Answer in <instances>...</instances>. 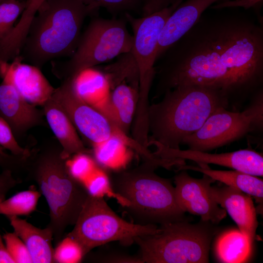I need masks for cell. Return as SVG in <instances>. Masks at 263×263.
Returning a JSON list of instances; mask_svg holds the SVG:
<instances>
[{
	"instance_id": "cell-21",
	"label": "cell",
	"mask_w": 263,
	"mask_h": 263,
	"mask_svg": "<svg viewBox=\"0 0 263 263\" xmlns=\"http://www.w3.org/2000/svg\"><path fill=\"white\" fill-rule=\"evenodd\" d=\"M15 232L26 245L33 263H54L51 229L38 228L18 216L7 217Z\"/></svg>"
},
{
	"instance_id": "cell-24",
	"label": "cell",
	"mask_w": 263,
	"mask_h": 263,
	"mask_svg": "<svg viewBox=\"0 0 263 263\" xmlns=\"http://www.w3.org/2000/svg\"><path fill=\"white\" fill-rule=\"evenodd\" d=\"M252 245L239 229L227 230L221 234L216 241L215 256L220 263L246 262L249 259Z\"/></svg>"
},
{
	"instance_id": "cell-36",
	"label": "cell",
	"mask_w": 263,
	"mask_h": 263,
	"mask_svg": "<svg viewBox=\"0 0 263 263\" xmlns=\"http://www.w3.org/2000/svg\"><path fill=\"white\" fill-rule=\"evenodd\" d=\"M179 0H145L141 9V17H146L168 7Z\"/></svg>"
},
{
	"instance_id": "cell-19",
	"label": "cell",
	"mask_w": 263,
	"mask_h": 263,
	"mask_svg": "<svg viewBox=\"0 0 263 263\" xmlns=\"http://www.w3.org/2000/svg\"><path fill=\"white\" fill-rule=\"evenodd\" d=\"M42 107L46 121L61 148L63 159L67 160L77 153H91L59 103L52 95Z\"/></svg>"
},
{
	"instance_id": "cell-4",
	"label": "cell",
	"mask_w": 263,
	"mask_h": 263,
	"mask_svg": "<svg viewBox=\"0 0 263 263\" xmlns=\"http://www.w3.org/2000/svg\"><path fill=\"white\" fill-rule=\"evenodd\" d=\"M61 152L60 145L34 151L25 169L46 200L50 216L47 226L57 242L66 228L75 225L89 195L69 172Z\"/></svg>"
},
{
	"instance_id": "cell-7",
	"label": "cell",
	"mask_w": 263,
	"mask_h": 263,
	"mask_svg": "<svg viewBox=\"0 0 263 263\" xmlns=\"http://www.w3.org/2000/svg\"><path fill=\"white\" fill-rule=\"evenodd\" d=\"M124 18H94L81 34L69 59L51 61L52 71L61 79L73 77L80 71L111 60L132 50L133 38Z\"/></svg>"
},
{
	"instance_id": "cell-15",
	"label": "cell",
	"mask_w": 263,
	"mask_h": 263,
	"mask_svg": "<svg viewBox=\"0 0 263 263\" xmlns=\"http://www.w3.org/2000/svg\"><path fill=\"white\" fill-rule=\"evenodd\" d=\"M42 110L27 102L9 82L0 84V116L16 138L35 127L44 125Z\"/></svg>"
},
{
	"instance_id": "cell-10",
	"label": "cell",
	"mask_w": 263,
	"mask_h": 263,
	"mask_svg": "<svg viewBox=\"0 0 263 263\" xmlns=\"http://www.w3.org/2000/svg\"><path fill=\"white\" fill-rule=\"evenodd\" d=\"M256 130L245 109L234 112L221 108L211 114L195 132L186 137L182 145L188 149L207 152L236 141Z\"/></svg>"
},
{
	"instance_id": "cell-31",
	"label": "cell",
	"mask_w": 263,
	"mask_h": 263,
	"mask_svg": "<svg viewBox=\"0 0 263 263\" xmlns=\"http://www.w3.org/2000/svg\"><path fill=\"white\" fill-rule=\"evenodd\" d=\"M0 146L14 155L26 158H30L34 151L23 148L19 144L10 126L0 116Z\"/></svg>"
},
{
	"instance_id": "cell-26",
	"label": "cell",
	"mask_w": 263,
	"mask_h": 263,
	"mask_svg": "<svg viewBox=\"0 0 263 263\" xmlns=\"http://www.w3.org/2000/svg\"><path fill=\"white\" fill-rule=\"evenodd\" d=\"M89 194L96 197H111L116 200L123 207L129 206L125 199L113 190L110 178L105 171L99 167L83 183Z\"/></svg>"
},
{
	"instance_id": "cell-11",
	"label": "cell",
	"mask_w": 263,
	"mask_h": 263,
	"mask_svg": "<svg viewBox=\"0 0 263 263\" xmlns=\"http://www.w3.org/2000/svg\"><path fill=\"white\" fill-rule=\"evenodd\" d=\"M52 96L59 103L76 130L92 145L124 132L78 96L73 88L71 78L63 80Z\"/></svg>"
},
{
	"instance_id": "cell-38",
	"label": "cell",
	"mask_w": 263,
	"mask_h": 263,
	"mask_svg": "<svg viewBox=\"0 0 263 263\" xmlns=\"http://www.w3.org/2000/svg\"><path fill=\"white\" fill-rule=\"evenodd\" d=\"M15 263L7 251L3 238L0 234V263Z\"/></svg>"
},
{
	"instance_id": "cell-39",
	"label": "cell",
	"mask_w": 263,
	"mask_h": 263,
	"mask_svg": "<svg viewBox=\"0 0 263 263\" xmlns=\"http://www.w3.org/2000/svg\"><path fill=\"white\" fill-rule=\"evenodd\" d=\"M44 0H26V2L27 5L31 3H35L41 5Z\"/></svg>"
},
{
	"instance_id": "cell-30",
	"label": "cell",
	"mask_w": 263,
	"mask_h": 263,
	"mask_svg": "<svg viewBox=\"0 0 263 263\" xmlns=\"http://www.w3.org/2000/svg\"><path fill=\"white\" fill-rule=\"evenodd\" d=\"M66 166L71 175L82 183L97 169L99 165L88 153H77L66 160Z\"/></svg>"
},
{
	"instance_id": "cell-8",
	"label": "cell",
	"mask_w": 263,
	"mask_h": 263,
	"mask_svg": "<svg viewBox=\"0 0 263 263\" xmlns=\"http://www.w3.org/2000/svg\"><path fill=\"white\" fill-rule=\"evenodd\" d=\"M181 2L179 0L146 17L136 18L130 13L124 14L133 31L131 52L138 73V98L132 125L138 132H145L149 128V97L155 76L154 65L160 33L168 18Z\"/></svg>"
},
{
	"instance_id": "cell-34",
	"label": "cell",
	"mask_w": 263,
	"mask_h": 263,
	"mask_svg": "<svg viewBox=\"0 0 263 263\" xmlns=\"http://www.w3.org/2000/svg\"><path fill=\"white\" fill-rule=\"evenodd\" d=\"M24 162L22 157L8 153L0 146V167L3 170L18 171L22 168Z\"/></svg>"
},
{
	"instance_id": "cell-18",
	"label": "cell",
	"mask_w": 263,
	"mask_h": 263,
	"mask_svg": "<svg viewBox=\"0 0 263 263\" xmlns=\"http://www.w3.org/2000/svg\"><path fill=\"white\" fill-rule=\"evenodd\" d=\"M211 192L217 203L229 214L238 229L253 244L258 221L251 196L226 185L211 186Z\"/></svg>"
},
{
	"instance_id": "cell-32",
	"label": "cell",
	"mask_w": 263,
	"mask_h": 263,
	"mask_svg": "<svg viewBox=\"0 0 263 263\" xmlns=\"http://www.w3.org/2000/svg\"><path fill=\"white\" fill-rule=\"evenodd\" d=\"M2 238L6 250L15 263H33L26 245L15 232H6Z\"/></svg>"
},
{
	"instance_id": "cell-9",
	"label": "cell",
	"mask_w": 263,
	"mask_h": 263,
	"mask_svg": "<svg viewBox=\"0 0 263 263\" xmlns=\"http://www.w3.org/2000/svg\"><path fill=\"white\" fill-rule=\"evenodd\" d=\"M157 225L129 222L117 215L104 198L89 195L69 235L81 244L85 254L93 248L113 241L131 244L135 237L153 234Z\"/></svg>"
},
{
	"instance_id": "cell-13",
	"label": "cell",
	"mask_w": 263,
	"mask_h": 263,
	"mask_svg": "<svg viewBox=\"0 0 263 263\" xmlns=\"http://www.w3.org/2000/svg\"><path fill=\"white\" fill-rule=\"evenodd\" d=\"M149 144L155 146L156 150L153 153L163 159L190 160L200 167L211 164L256 176L263 175V155L254 150L244 149L229 152L211 153L190 149H171L154 142H149Z\"/></svg>"
},
{
	"instance_id": "cell-27",
	"label": "cell",
	"mask_w": 263,
	"mask_h": 263,
	"mask_svg": "<svg viewBox=\"0 0 263 263\" xmlns=\"http://www.w3.org/2000/svg\"><path fill=\"white\" fill-rule=\"evenodd\" d=\"M87 7L90 15H96L100 8H105L116 16L130 12L141 11L145 0H81Z\"/></svg>"
},
{
	"instance_id": "cell-28",
	"label": "cell",
	"mask_w": 263,
	"mask_h": 263,
	"mask_svg": "<svg viewBox=\"0 0 263 263\" xmlns=\"http://www.w3.org/2000/svg\"><path fill=\"white\" fill-rule=\"evenodd\" d=\"M85 256L81 244L68 234L57 242L54 248V263H78Z\"/></svg>"
},
{
	"instance_id": "cell-25",
	"label": "cell",
	"mask_w": 263,
	"mask_h": 263,
	"mask_svg": "<svg viewBox=\"0 0 263 263\" xmlns=\"http://www.w3.org/2000/svg\"><path fill=\"white\" fill-rule=\"evenodd\" d=\"M41 194L34 188L20 191L0 203V215H28L36 210Z\"/></svg>"
},
{
	"instance_id": "cell-22",
	"label": "cell",
	"mask_w": 263,
	"mask_h": 263,
	"mask_svg": "<svg viewBox=\"0 0 263 263\" xmlns=\"http://www.w3.org/2000/svg\"><path fill=\"white\" fill-rule=\"evenodd\" d=\"M112 89L105 116L114 126L128 134L135 113L138 88L124 81Z\"/></svg>"
},
{
	"instance_id": "cell-14",
	"label": "cell",
	"mask_w": 263,
	"mask_h": 263,
	"mask_svg": "<svg viewBox=\"0 0 263 263\" xmlns=\"http://www.w3.org/2000/svg\"><path fill=\"white\" fill-rule=\"evenodd\" d=\"M22 61L19 55L10 63L0 61V76L2 80L10 82L27 102L36 106H43L56 88L40 68Z\"/></svg>"
},
{
	"instance_id": "cell-20",
	"label": "cell",
	"mask_w": 263,
	"mask_h": 263,
	"mask_svg": "<svg viewBox=\"0 0 263 263\" xmlns=\"http://www.w3.org/2000/svg\"><path fill=\"white\" fill-rule=\"evenodd\" d=\"M94 67L83 69L71 78L72 86L81 99L105 116L111 86L104 72Z\"/></svg>"
},
{
	"instance_id": "cell-33",
	"label": "cell",
	"mask_w": 263,
	"mask_h": 263,
	"mask_svg": "<svg viewBox=\"0 0 263 263\" xmlns=\"http://www.w3.org/2000/svg\"><path fill=\"white\" fill-rule=\"evenodd\" d=\"M93 260L104 263H143L139 256H133L118 251H108L98 253Z\"/></svg>"
},
{
	"instance_id": "cell-3",
	"label": "cell",
	"mask_w": 263,
	"mask_h": 263,
	"mask_svg": "<svg viewBox=\"0 0 263 263\" xmlns=\"http://www.w3.org/2000/svg\"><path fill=\"white\" fill-rule=\"evenodd\" d=\"M31 21L20 56L38 68L75 52L84 21L91 16L81 0H44Z\"/></svg>"
},
{
	"instance_id": "cell-40",
	"label": "cell",
	"mask_w": 263,
	"mask_h": 263,
	"mask_svg": "<svg viewBox=\"0 0 263 263\" xmlns=\"http://www.w3.org/2000/svg\"><path fill=\"white\" fill-rule=\"evenodd\" d=\"M4 0H0V3H1L2 2H3Z\"/></svg>"
},
{
	"instance_id": "cell-1",
	"label": "cell",
	"mask_w": 263,
	"mask_h": 263,
	"mask_svg": "<svg viewBox=\"0 0 263 263\" xmlns=\"http://www.w3.org/2000/svg\"><path fill=\"white\" fill-rule=\"evenodd\" d=\"M160 58L156 97L198 85L221 89L230 102L244 99L263 88V28L245 18L202 16Z\"/></svg>"
},
{
	"instance_id": "cell-17",
	"label": "cell",
	"mask_w": 263,
	"mask_h": 263,
	"mask_svg": "<svg viewBox=\"0 0 263 263\" xmlns=\"http://www.w3.org/2000/svg\"><path fill=\"white\" fill-rule=\"evenodd\" d=\"M220 0H187L181 2L168 18L160 33L156 61L195 24L208 7Z\"/></svg>"
},
{
	"instance_id": "cell-16",
	"label": "cell",
	"mask_w": 263,
	"mask_h": 263,
	"mask_svg": "<svg viewBox=\"0 0 263 263\" xmlns=\"http://www.w3.org/2000/svg\"><path fill=\"white\" fill-rule=\"evenodd\" d=\"M93 146L94 159L100 166L117 171L125 169L132 159L130 149L141 157L143 161L154 159L153 153L132 136L125 133L114 134Z\"/></svg>"
},
{
	"instance_id": "cell-23",
	"label": "cell",
	"mask_w": 263,
	"mask_h": 263,
	"mask_svg": "<svg viewBox=\"0 0 263 263\" xmlns=\"http://www.w3.org/2000/svg\"><path fill=\"white\" fill-rule=\"evenodd\" d=\"M178 170H191L206 174L215 181L239 189L252 196L261 205L263 198V181L256 176L237 170H221L209 169L207 166H194L186 164L177 167Z\"/></svg>"
},
{
	"instance_id": "cell-35",
	"label": "cell",
	"mask_w": 263,
	"mask_h": 263,
	"mask_svg": "<svg viewBox=\"0 0 263 263\" xmlns=\"http://www.w3.org/2000/svg\"><path fill=\"white\" fill-rule=\"evenodd\" d=\"M19 183L10 170H3L0 173V203L5 199L9 191Z\"/></svg>"
},
{
	"instance_id": "cell-2",
	"label": "cell",
	"mask_w": 263,
	"mask_h": 263,
	"mask_svg": "<svg viewBox=\"0 0 263 263\" xmlns=\"http://www.w3.org/2000/svg\"><path fill=\"white\" fill-rule=\"evenodd\" d=\"M149 109V142L180 149L187 136L197 131L221 108H227L228 95L221 89L198 85H181L167 91Z\"/></svg>"
},
{
	"instance_id": "cell-37",
	"label": "cell",
	"mask_w": 263,
	"mask_h": 263,
	"mask_svg": "<svg viewBox=\"0 0 263 263\" xmlns=\"http://www.w3.org/2000/svg\"><path fill=\"white\" fill-rule=\"evenodd\" d=\"M263 0H226L219 2L212 6L215 9L225 8L242 7L248 9L262 2Z\"/></svg>"
},
{
	"instance_id": "cell-6",
	"label": "cell",
	"mask_w": 263,
	"mask_h": 263,
	"mask_svg": "<svg viewBox=\"0 0 263 263\" xmlns=\"http://www.w3.org/2000/svg\"><path fill=\"white\" fill-rule=\"evenodd\" d=\"M189 220L160 225L151 234L134 239L140 257L146 263H206L209 261L211 242L218 231L215 225Z\"/></svg>"
},
{
	"instance_id": "cell-29",
	"label": "cell",
	"mask_w": 263,
	"mask_h": 263,
	"mask_svg": "<svg viewBox=\"0 0 263 263\" xmlns=\"http://www.w3.org/2000/svg\"><path fill=\"white\" fill-rule=\"evenodd\" d=\"M27 6L26 0H5L0 3V39L11 31Z\"/></svg>"
},
{
	"instance_id": "cell-12",
	"label": "cell",
	"mask_w": 263,
	"mask_h": 263,
	"mask_svg": "<svg viewBox=\"0 0 263 263\" xmlns=\"http://www.w3.org/2000/svg\"><path fill=\"white\" fill-rule=\"evenodd\" d=\"M174 177L175 195L179 207L185 212L200 216L201 220L216 225L226 212L215 201L211 192L214 179L204 174L202 178L190 176L182 170Z\"/></svg>"
},
{
	"instance_id": "cell-5",
	"label": "cell",
	"mask_w": 263,
	"mask_h": 263,
	"mask_svg": "<svg viewBox=\"0 0 263 263\" xmlns=\"http://www.w3.org/2000/svg\"><path fill=\"white\" fill-rule=\"evenodd\" d=\"M158 168L143 161L133 169L115 171L110 179L112 188L129 202L125 208L134 223L158 225L190 220L179 207L170 181L155 172Z\"/></svg>"
}]
</instances>
